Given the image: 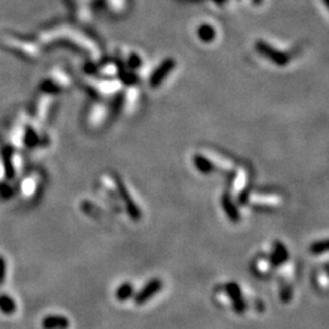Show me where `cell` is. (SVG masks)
Wrapping results in <instances>:
<instances>
[{
    "instance_id": "6da1fadb",
    "label": "cell",
    "mask_w": 329,
    "mask_h": 329,
    "mask_svg": "<svg viewBox=\"0 0 329 329\" xmlns=\"http://www.w3.org/2000/svg\"><path fill=\"white\" fill-rule=\"evenodd\" d=\"M233 178L231 181V194L232 198H237L240 204H246V185L249 181V173L244 167H239V169L233 171Z\"/></svg>"
},
{
    "instance_id": "7a4b0ae2",
    "label": "cell",
    "mask_w": 329,
    "mask_h": 329,
    "mask_svg": "<svg viewBox=\"0 0 329 329\" xmlns=\"http://www.w3.org/2000/svg\"><path fill=\"white\" fill-rule=\"evenodd\" d=\"M282 197L271 193H249L246 204H250L255 209L271 210L277 209L282 205Z\"/></svg>"
},
{
    "instance_id": "3957f363",
    "label": "cell",
    "mask_w": 329,
    "mask_h": 329,
    "mask_svg": "<svg viewBox=\"0 0 329 329\" xmlns=\"http://www.w3.org/2000/svg\"><path fill=\"white\" fill-rule=\"evenodd\" d=\"M163 287V282L161 281L160 278H151L150 281H148L145 283L144 287L142 288L138 293L133 295V299H134V304L138 306L144 305L147 304L149 300H151L153 297L159 294L161 289Z\"/></svg>"
},
{
    "instance_id": "277c9868",
    "label": "cell",
    "mask_w": 329,
    "mask_h": 329,
    "mask_svg": "<svg viewBox=\"0 0 329 329\" xmlns=\"http://www.w3.org/2000/svg\"><path fill=\"white\" fill-rule=\"evenodd\" d=\"M225 290L229 300L232 301L233 310L238 313V315H244L246 312L248 305L243 296V291H241L240 287L237 282H228L225 285Z\"/></svg>"
},
{
    "instance_id": "5b68a950",
    "label": "cell",
    "mask_w": 329,
    "mask_h": 329,
    "mask_svg": "<svg viewBox=\"0 0 329 329\" xmlns=\"http://www.w3.org/2000/svg\"><path fill=\"white\" fill-rule=\"evenodd\" d=\"M115 181H116V184H117V191H119V197L122 199V201L125 203L127 212H128V215L131 216L132 220L138 221V220L141 218V215H142L138 205H136L135 201L132 199L129 191L127 190L126 185L123 184L120 179H115Z\"/></svg>"
},
{
    "instance_id": "8992f818",
    "label": "cell",
    "mask_w": 329,
    "mask_h": 329,
    "mask_svg": "<svg viewBox=\"0 0 329 329\" xmlns=\"http://www.w3.org/2000/svg\"><path fill=\"white\" fill-rule=\"evenodd\" d=\"M176 67V60L175 59H166L162 61L159 66L156 67V70L151 73L150 79H149V85L153 88H157L160 85H162V82L166 79V77L171 73V71Z\"/></svg>"
},
{
    "instance_id": "52a82bcc",
    "label": "cell",
    "mask_w": 329,
    "mask_h": 329,
    "mask_svg": "<svg viewBox=\"0 0 329 329\" xmlns=\"http://www.w3.org/2000/svg\"><path fill=\"white\" fill-rule=\"evenodd\" d=\"M256 48L260 54L265 55L266 58H268L269 60L275 65H277V66H285V65L289 64V58H288V55H285L284 52L276 50L275 48L266 44L265 42L257 43Z\"/></svg>"
},
{
    "instance_id": "ba28073f",
    "label": "cell",
    "mask_w": 329,
    "mask_h": 329,
    "mask_svg": "<svg viewBox=\"0 0 329 329\" xmlns=\"http://www.w3.org/2000/svg\"><path fill=\"white\" fill-rule=\"evenodd\" d=\"M288 260H289V253H288L285 245L281 241H276L273 244V250L269 255L268 263L275 268H277V267L283 266Z\"/></svg>"
},
{
    "instance_id": "9c48e42d",
    "label": "cell",
    "mask_w": 329,
    "mask_h": 329,
    "mask_svg": "<svg viewBox=\"0 0 329 329\" xmlns=\"http://www.w3.org/2000/svg\"><path fill=\"white\" fill-rule=\"evenodd\" d=\"M221 205L223 207V211L227 215L228 220L231 222H238L240 220V213H239V210L235 205L234 201H233L232 195L229 193H225L221 198Z\"/></svg>"
},
{
    "instance_id": "30bf717a",
    "label": "cell",
    "mask_w": 329,
    "mask_h": 329,
    "mask_svg": "<svg viewBox=\"0 0 329 329\" xmlns=\"http://www.w3.org/2000/svg\"><path fill=\"white\" fill-rule=\"evenodd\" d=\"M42 325L44 329H68L70 321L60 315H50L43 318Z\"/></svg>"
},
{
    "instance_id": "8fae6325",
    "label": "cell",
    "mask_w": 329,
    "mask_h": 329,
    "mask_svg": "<svg viewBox=\"0 0 329 329\" xmlns=\"http://www.w3.org/2000/svg\"><path fill=\"white\" fill-rule=\"evenodd\" d=\"M194 166L197 167V170L203 175H209V173L213 172L215 171V166H213V162L211 161L209 156L203 154H197L193 157Z\"/></svg>"
},
{
    "instance_id": "7c38bea8",
    "label": "cell",
    "mask_w": 329,
    "mask_h": 329,
    "mask_svg": "<svg viewBox=\"0 0 329 329\" xmlns=\"http://www.w3.org/2000/svg\"><path fill=\"white\" fill-rule=\"evenodd\" d=\"M121 83L117 79H102L98 85V93L105 95H114L120 92Z\"/></svg>"
},
{
    "instance_id": "4fadbf2b",
    "label": "cell",
    "mask_w": 329,
    "mask_h": 329,
    "mask_svg": "<svg viewBox=\"0 0 329 329\" xmlns=\"http://www.w3.org/2000/svg\"><path fill=\"white\" fill-rule=\"evenodd\" d=\"M133 295H134V287H133L131 282H123V283H121L117 287L116 291H115V297L120 303L129 300L131 297H133Z\"/></svg>"
},
{
    "instance_id": "5bb4252c",
    "label": "cell",
    "mask_w": 329,
    "mask_h": 329,
    "mask_svg": "<svg viewBox=\"0 0 329 329\" xmlns=\"http://www.w3.org/2000/svg\"><path fill=\"white\" fill-rule=\"evenodd\" d=\"M108 114V108L102 104L94 105L91 113V123L93 126H99L106 120Z\"/></svg>"
},
{
    "instance_id": "9a60e30c",
    "label": "cell",
    "mask_w": 329,
    "mask_h": 329,
    "mask_svg": "<svg viewBox=\"0 0 329 329\" xmlns=\"http://www.w3.org/2000/svg\"><path fill=\"white\" fill-rule=\"evenodd\" d=\"M198 37L201 42L211 43L216 38V30L210 24H201L198 29Z\"/></svg>"
},
{
    "instance_id": "2e32d148",
    "label": "cell",
    "mask_w": 329,
    "mask_h": 329,
    "mask_svg": "<svg viewBox=\"0 0 329 329\" xmlns=\"http://www.w3.org/2000/svg\"><path fill=\"white\" fill-rule=\"evenodd\" d=\"M0 311L5 313L6 316H10L16 311V304L11 296L0 294Z\"/></svg>"
},
{
    "instance_id": "e0dca14e",
    "label": "cell",
    "mask_w": 329,
    "mask_h": 329,
    "mask_svg": "<svg viewBox=\"0 0 329 329\" xmlns=\"http://www.w3.org/2000/svg\"><path fill=\"white\" fill-rule=\"evenodd\" d=\"M328 250V240L327 239H319V240L315 241L310 246V251L313 255H322V254L327 253Z\"/></svg>"
},
{
    "instance_id": "ac0fdd59",
    "label": "cell",
    "mask_w": 329,
    "mask_h": 329,
    "mask_svg": "<svg viewBox=\"0 0 329 329\" xmlns=\"http://www.w3.org/2000/svg\"><path fill=\"white\" fill-rule=\"evenodd\" d=\"M279 297L283 301L284 304L289 303V301L293 299V289L289 284H283L281 287V290H279Z\"/></svg>"
},
{
    "instance_id": "d6986e66",
    "label": "cell",
    "mask_w": 329,
    "mask_h": 329,
    "mask_svg": "<svg viewBox=\"0 0 329 329\" xmlns=\"http://www.w3.org/2000/svg\"><path fill=\"white\" fill-rule=\"evenodd\" d=\"M126 64H127V67H128L129 70L135 71L136 68L142 65V60H141V58H139V55H136L135 52H133V54L129 55L128 59H127Z\"/></svg>"
},
{
    "instance_id": "ffe728a7",
    "label": "cell",
    "mask_w": 329,
    "mask_h": 329,
    "mask_svg": "<svg viewBox=\"0 0 329 329\" xmlns=\"http://www.w3.org/2000/svg\"><path fill=\"white\" fill-rule=\"evenodd\" d=\"M4 277H5V262L4 260L0 257V284H2L3 281H4Z\"/></svg>"
}]
</instances>
